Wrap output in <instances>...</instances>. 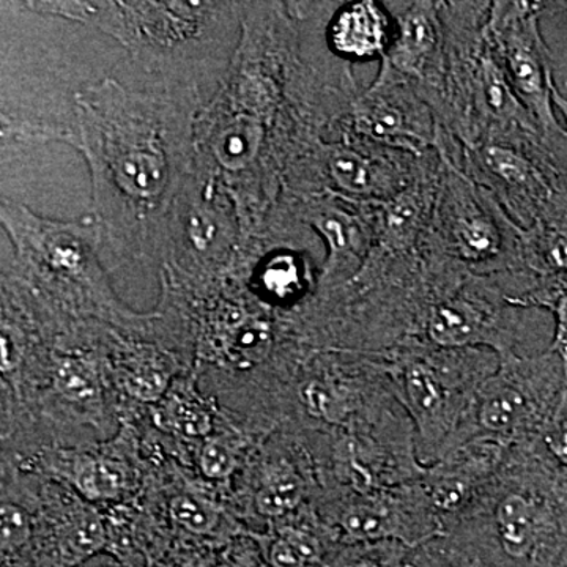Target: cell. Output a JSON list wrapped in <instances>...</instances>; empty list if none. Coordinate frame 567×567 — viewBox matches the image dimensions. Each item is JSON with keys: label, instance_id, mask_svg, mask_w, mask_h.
Instances as JSON below:
<instances>
[{"label": "cell", "instance_id": "obj_1", "mask_svg": "<svg viewBox=\"0 0 567 567\" xmlns=\"http://www.w3.org/2000/svg\"><path fill=\"white\" fill-rule=\"evenodd\" d=\"M205 106L194 92L133 91L106 78L76 92L54 121L2 118V136L63 142L91 174L85 218L114 267L158 264L178 197L197 171L196 121Z\"/></svg>", "mask_w": 567, "mask_h": 567}, {"label": "cell", "instance_id": "obj_2", "mask_svg": "<svg viewBox=\"0 0 567 567\" xmlns=\"http://www.w3.org/2000/svg\"><path fill=\"white\" fill-rule=\"evenodd\" d=\"M300 2H241V39L218 92L197 115V171L230 197L248 237L264 229L287 166L323 133L293 95Z\"/></svg>", "mask_w": 567, "mask_h": 567}, {"label": "cell", "instance_id": "obj_3", "mask_svg": "<svg viewBox=\"0 0 567 567\" xmlns=\"http://www.w3.org/2000/svg\"><path fill=\"white\" fill-rule=\"evenodd\" d=\"M0 223L13 245L2 267V308L41 338L51 341L95 324L151 333L153 312L133 311L112 289L102 241L85 216L58 221L2 199Z\"/></svg>", "mask_w": 567, "mask_h": 567}, {"label": "cell", "instance_id": "obj_4", "mask_svg": "<svg viewBox=\"0 0 567 567\" xmlns=\"http://www.w3.org/2000/svg\"><path fill=\"white\" fill-rule=\"evenodd\" d=\"M18 9L80 22L128 51L162 91L194 92L210 102L241 39V2L212 0H50Z\"/></svg>", "mask_w": 567, "mask_h": 567}, {"label": "cell", "instance_id": "obj_5", "mask_svg": "<svg viewBox=\"0 0 567 567\" xmlns=\"http://www.w3.org/2000/svg\"><path fill=\"white\" fill-rule=\"evenodd\" d=\"M491 3L440 0L446 39V84L436 118L462 147L495 137L543 140L488 39Z\"/></svg>", "mask_w": 567, "mask_h": 567}, {"label": "cell", "instance_id": "obj_6", "mask_svg": "<svg viewBox=\"0 0 567 567\" xmlns=\"http://www.w3.org/2000/svg\"><path fill=\"white\" fill-rule=\"evenodd\" d=\"M440 159L434 212L420 256L484 278L533 275L524 260V229L491 193L470 181L450 159L442 155Z\"/></svg>", "mask_w": 567, "mask_h": 567}, {"label": "cell", "instance_id": "obj_7", "mask_svg": "<svg viewBox=\"0 0 567 567\" xmlns=\"http://www.w3.org/2000/svg\"><path fill=\"white\" fill-rule=\"evenodd\" d=\"M246 241L230 197L196 171L174 205L159 279L185 292H207L240 271Z\"/></svg>", "mask_w": 567, "mask_h": 567}, {"label": "cell", "instance_id": "obj_8", "mask_svg": "<svg viewBox=\"0 0 567 567\" xmlns=\"http://www.w3.org/2000/svg\"><path fill=\"white\" fill-rule=\"evenodd\" d=\"M425 155L383 147L334 128L287 166L282 193H333L354 203H383L415 181Z\"/></svg>", "mask_w": 567, "mask_h": 567}, {"label": "cell", "instance_id": "obj_9", "mask_svg": "<svg viewBox=\"0 0 567 567\" xmlns=\"http://www.w3.org/2000/svg\"><path fill=\"white\" fill-rule=\"evenodd\" d=\"M436 152L491 193L524 230L567 192L565 164L540 137H495L462 147L454 137L445 136Z\"/></svg>", "mask_w": 567, "mask_h": 567}, {"label": "cell", "instance_id": "obj_10", "mask_svg": "<svg viewBox=\"0 0 567 567\" xmlns=\"http://www.w3.org/2000/svg\"><path fill=\"white\" fill-rule=\"evenodd\" d=\"M567 9V2L496 0L487 20L488 39L517 99L535 121L551 153L565 164L567 140L554 111V66L540 33L544 14Z\"/></svg>", "mask_w": 567, "mask_h": 567}, {"label": "cell", "instance_id": "obj_11", "mask_svg": "<svg viewBox=\"0 0 567 567\" xmlns=\"http://www.w3.org/2000/svg\"><path fill=\"white\" fill-rule=\"evenodd\" d=\"M425 301L417 324L429 344L442 350L488 347L499 358L513 353L514 331L505 311L506 295L494 278L447 274L424 275Z\"/></svg>", "mask_w": 567, "mask_h": 567}, {"label": "cell", "instance_id": "obj_12", "mask_svg": "<svg viewBox=\"0 0 567 567\" xmlns=\"http://www.w3.org/2000/svg\"><path fill=\"white\" fill-rule=\"evenodd\" d=\"M2 461L35 470L70 487L100 509L133 502L142 494L147 481V465L132 423H122L121 431L106 442L47 447L32 457H2Z\"/></svg>", "mask_w": 567, "mask_h": 567}, {"label": "cell", "instance_id": "obj_13", "mask_svg": "<svg viewBox=\"0 0 567 567\" xmlns=\"http://www.w3.org/2000/svg\"><path fill=\"white\" fill-rule=\"evenodd\" d=\"M334 128L383 147L423 156L435 151L442 125L415 85L380 62L374 82L360 92L344 121Z\"/></svg>", "mask_w": 567, "mask_h": 567}, {"label": "cell", "instance_id": "obj_14", "mask_svg": "<svg viewBox=\"0 0 567 567\" xmlns=\"http://www.w3.org/2000/svg\"><path fill=\"white\" fill-rule=\"evenodd\" d=\"M142 495L162 513L181 543L219 551L248 533L230 495L178 462L151 470Z\"/></svg>", "mask_w": 567, "mask_h": 567}, {"label": "cell", "instance_id": "obj_15", "mask_svg": "<svg viewBox=\"0 0 567 567\" xmlns=\"http://www.w3.org/2000/svg\"><path fill=\"white\" fill-rule=\"evenodd\" d=\"M276 208L322 238L327 254L316 292L339 289L360 274L375 244L371 204L354 203L333 193H282Z\"/></svg>", "mask_w": 567, "mask_h": 567}, {"label": "cell", "instance_id": "obj_16", "mask_svg": "<svg viewBox=\"0 0 567 567\" xmlns=\"http://www.w3.org/2000/svg\"><path fill=\"white\" fill-rule=\"evenodd\" d=\"M309 492V476L292 443L274 432L254 450L235 480L230 499L248 533H260L303 509Z\"/></svg>", "mask_w": 567, "mask_h": 567}, {"label": "cell", "instance_id": "obj_17", "mask_svg": "<svg viewBox=\"0 0 567 567\" xmlns=\"http://www.w3.org/2000/svg\"><path fill=\"white\" fill-rule=\"evenodd\" d=\"M103 509L70 487L41 475L37 527L29 567H78L106 551Z\"/></svg>", "mask_w": 567, "mask_h": 567}, {"label": "cell", "instance_id": "obj_18", "mask_svg": "<svg viewBox=\"0 0 567 567\" xmlns=\"http://www.w3.org/2000/svg\"><path fill=\"white\" fill-rule=\"evenodd\" d=\"M393 14V43L383 63L412 82L439 115L445 99L446 39L440 0H386Z\"/></svg>", "mask_w": 567, "mask_h": 567}, {"label": "cell", "instance_id": "obj_19", "mask_svg": "<svg viewBox=\"0 0 567 567\" xmlns=\"http://www.w3.org/2000/svg\"><path fill=\"white\" fill-rule=\"evenodd\" d=\"M110 368L121 402L122 423L140 420L162 401L178 375L193 371L151 334L121 330L111 336Z\"/></svg>", "mask_w": 567, "mask_h": 567}, {"label": "cell", "instance_id": "obj_20", "mask_svg": "<svg viewBox=\"0 0 567 567\" xmlns=\"http://www.w3.org/2000/svg\"><path fill=\"white\" fill-rule=\"evenodd\" d=\"M440 167L439 152H429L415 181L391 199L371 203L375 230L372 251L399 259L420 257L434 212Z\"/></svg>", "mask_w": 567, "mask_h": 567}, {"label": "cell", "instance_id": "obj_21", "mask_svg": "<svg viewBox=\"0 0 567 567\" xmlns=\"http://www.w3.org/2000/svg\"><path fill=\"white\" fill-rule=\"evenodd\" d=\"M148 423L178 451L182 464L193 470L194 450L218 427L221 406L205 393L194 371L174 380L162 401L145 413Z\"/></svg>", "mask_w": 567, "mask_h": 567}, {"label": "cell", "instance_id": "obj_22", "mask_svg": "<svg viewBox=\"0 0 567 567\" xmlns=\"http://www.w3.org/2000/svg\"><path fill=\"white\" fill-rule=\"evenodd\" d=\"M107 554L126 567H151L173 548L175 537L156 506L144 495L103 509Z\"/></svg>", "mask_w": 567, "mask_h": 567}, {"label": "cell", "instance_id": "obj_23", "mask_svg": "<svg viewBox=\"0 0 567 567\" xmlns=\"http://www.w3.org/2000/svg\"><path fill=\"white\" fill-rule=\"evenodd\" d=\"M394 18L385 2L339 3L327 24V43L346 62L382 61L394 39Z\"/></svg>", "mask_w": 567, "mask_h": 567}, {"label": "cell", "instance_id": "obj_24", "mask_svg": "<svg viewBox=\"0 0 567 567\" xmlns=\"http://www.w3.org/2000/svg\"><path fill=\"white\" fill-rule=\"evenodd\" d=\"M436 354L406 350L399 361L406 405L425 445H439L453 427V404Z\"/></svg>", "mask_w": 567, "mask_h": 567}, {"label": "cell", "instance_id": "obj_25", "mask_svg": "<svg viewBox=\"0 0 567 567\" xmlns=\"http://www.w3.org/2000/svg\"><path fill=\"white\" fill-rule=\"evenodd\" d=\"M300 371L295 395L306 415L333 427L349 424L360 401L353 380L334 354H305Z\"/></svg>", "mask_w": 567, "mask_h": 567}, {"label": "cell", "instance_id": "obj_26", "mask_svg": "<svg viewBox=\"0 0 567 567\" xmlns=\"http://www.w3.org/2000/svg\"><path fill=\"white\" fill-rule=\"evenodd\" d=\"M260 442L223 412L216 431L194 450L193 472L233 495L235 480Z\"/></svg>", "mask_w": 567, "mask_h": 567}, {"label": "cell", "instance_id": "obj_27", "mask_svg": "<svg viewBox=\"0 0 567 567\" xmlns=\"http://www.w3.org/2000/svg\"><path fill=\"white\" fill-rule=\"evenodd\" d=\"M522 246L525 265L537 278L567 275V192L522 230Z\"/></svg>", "mask_w": 567, "mask_h": 567}, {"label": "cell", "instance_id": "obj_28", "mask_svg": "<svg viewBox=\"0 0 567 567\" xmlns=\"http://www.w3.org/2000/svg\"><path fill=\"white\" fill-rule=\"evenodd\" d=\"M323 522L333 529L338 543L346 546L383 539H404L406 543L415 539L390 506L374 499H352Z\"/></svg>", "mask_w": 567, "mask_h": 567}, {"label": "cell", "instance_id": "obj_29", "mask_svg": "<svg viewBox=\"0 0 567 567\" xmlns=\"http://www.w3.org/2000/svg\"><path fill=\"white\" fill-rule=\"evenodd\" d=\"M506 301L517 308H544L554 315L555 333L548 353L561 361L567 377V275L537 278L524 293Z\"/></svg>", "mask_w": 567, "mask_h": 567}, {"label": "cell", "instance_id": "obj_30", "mask_svg": "<svg viewBox=\"0 0 567 567\" xmlns=\"http://www.w3.org/2000/svg\"><path fill=\"white\" fill-rule=\"evenodd\" d=\"M487 458L480 456L475 464L473 457L462 464L436 470L429 483V495L436 507L443 511L458 509L475 487L476 477L487 466Z\"/></svg>", "mask_w": 567, "mask_h": 567}, {"label": "cell", "instance_id": "obj_31", "mask_svg": "<svg viewBox=\"0 0 567 567\" xmlns=\"http://www.w3.org/2000/svg\"><path fill=\"white\" fill-rule=\"evenodd\" d=\"M212 567H270L249 533L238 536L216 554Z\"/></svg>", "mask_w": 567, "mask_h": 567}, {"label": "cell", "instance_id": "obj_32", "mask_svg": "<svg viewBox=\"0 0 567 567\" xmlns=\"http://www.w3.org/2000/svg\"><path fill=\"white\" fill-rule=\"evenodd\" d=\"M218 551L175 540L173 548L151 567H212Z\"/></svg>", "mask_w": 567, "mask_h": 567}, {"label": "cell", "instance_id": "obj_33", "mask_svg": "<svg viewBox=\"0 0 567 567\" xmlns=\"http://www.w3.org/2000/svg\"><path fill=\"white\" fill-rule=\"evenodd\" d=\"M78 567H126L123 566L118 559L112 557V555L107 554V551H103V554L96 555L87 561L82 563V565Z\"/></svg>", "mask_w": 567, "mask_h": 567}, {"label": "cell", "instance_id": "obj_34", "mask_svg": "<svg viewBox=\"0 0 567 567\" xmlns=\"http://www.w3.org/2000/svg\"><path fill=\"white\" fill-rule=\"evenodd\" d=\"M554 104L557 106V110L561 112L563 117H565L566 122V140H567V99L565 95H563L561 92H559L558 87L554 89Z\"/></svg>", "mask_w": 567, "mask_h": 567}, {"label": "cell", "instance_id": "obj_35", "mask_svg": "<svg viewBox=\"0 0 567 567\" xmlns=\"http://www.w3.org/2000/svg\"><path fill=\"white\" fill-rule=\"evenodd\" d=\"M551 567H567V547L565 548V551L559 555L557 563H555V565Z\"/></svg>", "mask_w": 567, "mask_h": 567}, {"label": "cell", "instance_id": "obj_36", "mask_svg": "<svg viewBox=\"0 0 567 567\" xmlns=\"http://www.w3.org/2000/svg\"><path fill=\"white\" fill-rule=\"evenodd\" d=\"M421 567H450V566H442V565H435V563H427V565H421Z\"/></svg>", "mask_w": 567, "mask_h": 567}]
</instances>
